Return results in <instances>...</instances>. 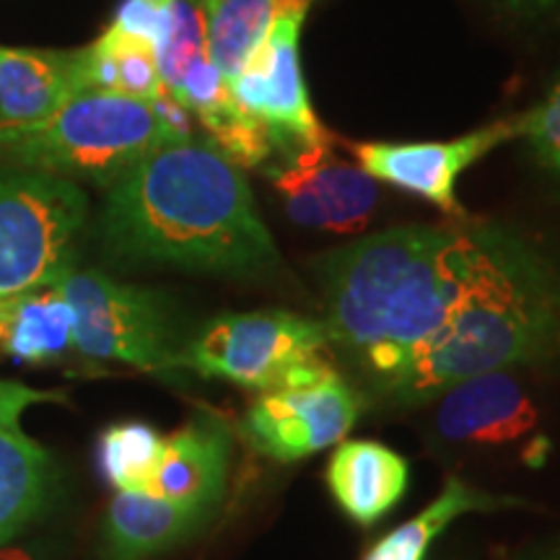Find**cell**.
<instances>
[{
  "label": "cell",
  "instance_id": "f1b7e54d",
  "mask_svg": "<svg viewBox=\"0 0 560 560\" xmlns=\"http://www.w3.org/2000/svg\"><path fill=\"white\" fill-rule=\"evenodd\" d=\"M552 560H560V550H558V556H556V558H552Z\"/></svg>",
  "mask_w": 560,
  "mask_h": 560
},
{
  "label": "cell",
  "instance_id": "5bb4252c",
  "mask_svg": "<svg viewBox=\"0 0 560 560\" xmlns=\"http://www.w3.org/2000/svg\"><path fill=\"white\" fill-rule=\"evenodd\" d=\"M213 511L161 499L149 490H117L102 522V560H145L190 540Z\"/></svg>",
  "mask_w": 560,
  "mask_h": 560
},
{
  "label": "cell",
  "instance_id": "5b68a950",
  "mask_svg": "<svg viewBox=\"0 0 560 560\" xmlns=\"http://www.w3.org/2000/svg\"><path fill=\"white\" fill-rule=\"evenodd\" d=\"M330 346V330L319 319L283 310L221 314L182 346L174 371L187 369L265 395L332 376L325 359Z\"/></svg>",
  "mask_w": 560,
  "mask_h": 560
},
{
  "label": "cell",
  "instance_id": "ba28073f",
  "mask_svg": "<svg viewBox=\"0 0 560 560\" xmlns=\"http://www.w3.org/2000/svg\"><path fill=\"white\" fill-rule=\"evenodd\" d=\"M312 3L314 0H280L278 16L260 52L229 81L236 107L262 122L272 149L285 153L332 140L314 115L301 73L299 39Z\"/></svg>",
  "mask_w": 560,
  "mask_h": 560
},
{
  "label": "cell",
  "instance_id": "8fae6325",
  "mask_svg": "<svg viewBox=\"0 0 560 560\" xmlns=\"http://www.w3.org/2000/svg\"><path fill=\"white\" fill-rule=\"evenodd\" d=\"M265 177L283 198L293 223L314 231H359L380 202V182L332 151L330 143L285 153L280 164L265 166Z\"/></svg>",
  "mask_w": 560,
  "mask_h": 560
},
{
  "label": "cell",
  "instance_id": "52a82bcc",
  "mask_svg": "<svg viewBox=\"0 0 560 560\" xmlns=\"http://www.w3.org/2000/svg\"><path fill=\"white\" fill-rule=\"evenodd\" d=\"M73 312V348L89 359L120 361L140 371H174L182 350L170 301L73 265L55 280Z\"/></svg>",
  "mask_w": 560,
  "mask_h": 560
},
{
  "label": "cell",
  "instance_id": "cb8c5ba5",
  "mask_svg": "<svg viewBox=\"0 0 560 560\" xmlns=\"http://www.w3.org/2000/svg\"><path fill=\"white\" fill-rule=\"evenodd\" d=\"M532 164L560 185V73L552 79L540 104L527 109V128L522 136Z\"/></svg>",
  "mask_w": 560,
  "mask_h": 560
},
{
  "label": "cell",
  "instance_id": "7c38bea8",
  "mask_svg": "<svg viewBox=\"0 0 560 560\" xmlns=\"http://www.w3.org/2000/svg\"><path fill=\"white\" fill-rule=\"evenodd\" d=\"M229 467L231 429L219 416L198 412L172 436H164L149 493L213 511L226 490Z\"/></svg>",
  "mask_w": 560,
  "mask_h": 560
},
{
  "label": "cell",
  "instance_id": "4fadbf2b",
  "mask_svg": "<svg viewBox=\"0 0 560 560\" xmlns=\"http://www.w3.org/2000/svg\"><path fill=\"white\" fill-rule=\"evenodd\" d=\"M535 423V405L509 371H488L457 382L444 392L436 412L441 436L472 444L516 441Z\"/></svg>",
  "mask_w": 560,
  "mask_h": 560
},
{
  "label": "cell",
  "instance_id": "9c48e42d",
  "mask_svg": "<svg viewBox=\"0 0 560 560\" xmlns=\"http://www.w3.org/2000/svg\"><path fill=\"white\" fill-rule=\"evenodd\" d=\"M527 128V112L503 117L467 136L454 140H423V143H355L350 145L361 170L376 182H387L397 190L429 200L444 213L465 219L457 200V179L475 161L488 156L511 140H520Z\"/></svg>",
  "mask_w": 560,
  "mask_h": 560
},
{
  "label": "cell",
  "instance_id": "277c9868",
  "mask_svg": "<svg viewBox=\"0 0 560 560\" xmlns=\"http://www.w3.org/2000/svg\"><path fill=\"white\" fill-rule=\"evenodd\" d=\"M187 136L190 112L172 94L151 104L83 91L45 120L0 125V164L109 187L153 149Z\"/></svg>",
  "mask_w": 560,
  "mask_h": 560
},
{
  "label": "cell",
  "instance_id": "ac0fdd59",
  "mask_svg": "<svg viewBox=\"0 0 560 560\" xmlns=\"http://www.w3.org/2000/svg\"><path fill=\"white\" fill-rule=\"evenodd\" d=\"M70 348L73 312L55 285L0 296V353L26 363H50Z\"/></svg>",
  "mask_w": 560,
  "mask_h": 560
},
{
  "label": "cell",
  "instance_id": "7402d4cb",
  "mask_svg": "<svg viewBox=\"0 0 560 560\" xmlns=\"http://www.w3.org/2000/svg\"><path fill=\"white\" fill-rule=\"evenodd\" d=\"M161 450H164V436L149 423L128 420V423L109 425L100 441L104 478L117 490H149Z\"/></svg>",
  "mask_w": 560,
  "mask_h": 560
},
{
  "label": "cell",
  "instance_id": "30bf717a",
  "mask_svg": "<svg viewBox=\"0 0 560 560\" xmlns=\"http://www.w3.org/2000/svg\"><path fill=\"white\" fill-rule=\"evenodd\" d=\"M359 418V397L335 371L310 387L257 395L244 412L242 433L262 457L299 462L340 444Z\"/></svg>",
  "mask_w": 560,
  "mask_h": 560
},
{
  "label": "cell",
  "instance_id": "2e32d148",
  "mask_svg": "<svg viewBox=\"0 0 560 560\" xmlns=\"http://www.w3.org/2000/svg\"><path fill=\"white\" fill-rule=\"evenodd\" d=\"M410 467L380 441H342L327 465V488L348 520L371 527L402 501Z\"/></svg>",
  "mask_w": 560,
  "mask_h": 560
},
{
  "label": "cell",
  "instance_id": "484cf974",
  "mask_svg": "<svg viewBox=\"0 0 560 560\" xmlns=\"http://www.w3.org/2000/svg\"><path fill=\"white\" fill-rule=\"evenodd\" d=\"M66 395L55 389H34L19 382H5L0 380V420L3 423H19V418L24 416V410H30L32 405H45V402H62Z\"/></svg>",
  "mask_w": 560,
  "mask_h": 560
},
{
  "label": "cell",
  "instance_id": "d6986e66",
  "mask_svg": "<svg viewBox=\"0 0 560 560\" xmlns=\"http://www.w3.org/2000/svg\"><path fill=\"white\" fill-rule=\"evenodd\" d=\"M83 89L151 104L170 94L153 45L115 26H109L94 45L83 47Z\"/></svg>",
  "mask_w": 560,
  "mask_h": 560
},
{
  "label": "cell",
  "instance_id": "9a60e30c",
  "mask_svg": "<svg viewBox=\"0 0 560 560\" xmlns=\"http://www.w3.org/2000/svg\"><path fill=\"white\" fill-rule=\"evenodd\" d=\"M83 91V50L0 47V125L45 120Z\"/></svg>",
  "mask_w": 560,
  "mask_h": 560
},
{
  "label": "cell",
  "instance_id": "e0dca14e",
  "mask_svg": "<svg viewBox=\"0 0 560 560\" xmlns=\"http://www.w3.org/2000/svg\"><path fill=\"white\" fill-rule=\"evenodd\" d=\"M58 467L19 423L0 420V545L13 542L55 499Z\"/></svg>",
  "mask_w": 560,
  "mask_h": 560
},
{
  "label": "cell",
  "instance_id": "d4e9b609",
  "mask_svg": "<svg viewBox=\"0 0 560 560\" xmlns=\"http://www.w3.org/2000/svg\"><path fill=\"white\" fill-rule=\"evenodd\" d=\"M161 5H164V0H122L112 26L156 47L161 32Z\"/></svg>",
  "mask_w": 560,
  "mask_h": 560
},
{
  "label": "cell",
  "instance_id": "6da1fadb",
  "mask_svg": "<svg viewBox=\"0 0 560 560\" xmlns=\"http://www.w3.org/2000/svg\"><path fill=\"white\" fill-rule=\"evenodd\" d=\"M100 240L132 265L262 278L283 270L249 182L208 136L153 149L107 187Z\"/></svg>",
  "mask_w": 560,
  "mask_h": 560
},
{
  "label": "cell",
  "instance_id": "8992f818",
  "mask_svg": "<svg viewBox=\"0 0 560 560\" xmlns=\"http://www.w3.org/2000/svg\"><path fill=\"white\" fill-rule=\"evenodd\" d=\"M86 215L89 198L73 179L0 174V296L52 285L73 265Z\"/></svg>",
  "mask_w": 560,
  "mask_h": 560
},
{
  "label": "cell",
  "instance_id": "3957f363",
  "mask_svg": "<svg viewBox=\"0 0 560 560\" xmlns=\"http://www.w3.org/2000/svg\"><path fill=\"white\" fill-rule=\"evenodd\" d=\"M472 249V226H400L314 262L330 340L361 363L376 389L444 325Z\"/></svg>",
  "mask_w": 560,
  "mask_h": 560
},
{
  "label": "cell",
  "instance_id": "83f0119b",
  "mask_svg": "<svg viewBox=\"0 0 560 560\" xmlns=\"http://www.w3.org/2000/svg\"><path fill=\"white\" fill-rule=\"evenodd\" d=\"M0 560H58L52 548L42 540L0 545Z\"/></svg>",
  "mask_w": 560,
  "mask_h": 560
},
{
  "label": "cell",
  "instance_id": "44dd1931",
  "mask_svg": "<svg viewBox=\"0 0 560 560\" xmlns=\"http://www.w3.org/2000/svg\"><path fill=\"white\" fill-rule=\"evenodd\" d=\"M278 5L280 0H206V50L226 83L260 52Z\"/></svg>",
  "mask_w": 560,
  "mask_h": 560
},
{
  "label": "cell",
  "instance_id": "4316f807",
  "mask_svg": "<svg viewBox=\"0 0 560 560\" xmlns=\"http://www.w3.org/2000/svg\"><path fill=\"white\" fill-rule=\"evenodd\" d=\"M495 9L520 19H540L560 9V0H488Z\"/></svg>",
  "mask_w": 560,
  "mask_h": 560
},
{
  "label": "cell",
  "instance_id": "ffe728a7",
  "mask_svg": "<svg viewBox=\"0 0 560 560\" xmlns=\"http://www.w3.org/2000/svg\"><path fill=\"white\" fill-rule=\"evenodd\" d=\"M516 495H493L482 493L462 482L459 478H450L441 493L410 522L400 524L384 535L380 542L371 548L363 560H425L436 537L444 535L454 520L470 514V511H495L509 506H522Z\"/></svg>",
  "mask_w": 560,
  "mask_h": 560
},
{
  "label": "cell",
  "instance_id": "7a4b0ae2",
  "mask_svg": "<svg viewBox=\"0 0 560 560\" xmlns=\"http://www.w3.org/2000/svg\"><path fill=\"white\" fill-rule=\"evenodd\" d=\"M472 262L444 325L382 384L380 395L412 405L488 371L560 355V262L509 226H472Z\"/></svg>",
  "mask_w": 560,
  "mask_h": 560
},
{
  "label": "cell",
  "instance_id": "603a6c76",
  "mask_svg": "<svg viewBox=\"0 0 560 560\" xmlns=\"http://www.w3.org/2000/svg\"><path fill=\"white\" fill-rule=\"evenodd\" d=\"M161 79L170 94L195 62L208 58L206 50V0H164L161 32L156 39Z\"/></svg>",
  "mask_w": 560,
  "mask_h": 560
}]
</instances>
